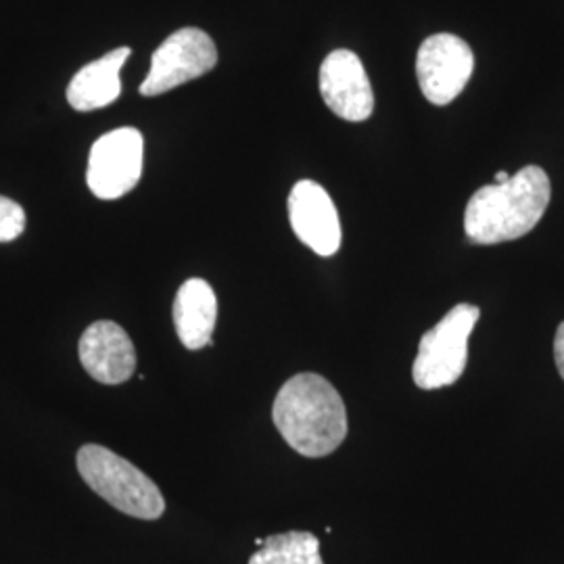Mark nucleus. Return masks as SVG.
Returning <instances> with one entry per match:
<instances>
[{
    "label": "nucleus",
    "instance_id": "10",
    "mask_svg": "<svg viewBox=\"0 0 564 564\" xmlns=\"http://www.w3.org/2000/svg\"><path fill=\"white\" fill-rule=\"evenodd\" d=\"M80 362L102 384L126 383L137 370V351L120 324L99 321L80 337Z\"/></svg>",
    "mask_w": 564,
    "mask_h": 564
},
{
    "label": "nucleus",
    "instance_id": "15",
    "mask_svg": "<svg viewBox=\"0 0 564 564\" xmlns=\"http://www.w3.org/2000/svg\"><path fill=\"white\" fill-rule=\"evenodd\" d=\"M554 360H556L558 372L564 381V323L558 326L556 337H554Z\"/></svg>",
    "mask_w": 564,
    "mask_h": 564
},
{
    "label": "nucleus",
    "instance_id": "13",
    "mask_svg": "<svg viewBox=\"0 0 564 564\" xmlns=\"http://www.w3.org/2000/svg\"><path fill=\"white\" fill-rule=\"evenodd\" d=\"M249 564H324L321 540L310 531H286L270 535L249 558Z\"/></svg>",
    "mask_w": 564,
    "mask_h": 564
},
{
    "label": "nucleus",
    "instance_id": "12",
    "mask_svg": "<svg viewBox=\"0 0 564 564\" xmlns=\"http://www.w3.org/2000/svg\"><path fill=\"white\" fill-rule=\"evenodd\" d=\"M130 48L121 46L101 59L88 63L67 86V101L76 111H95L118 101L121 93L120 72L130 57Z\"/></svg>",
    "mask_w": 564,
    "mask_h": 564
},
{
    "label": "nucleus",
    "instance_id": "16",
    "mask_svg": "<svg viewBox=\"0 0 564 564\" xmlns=\"http://www.w3.org/2000/svg\"><path fill=\"white\" fill-rule=\"evenodd\" d=\"M510 181V174L508 172H498L496 174V184H502V182Z\"/></svg>",
    "mask_w": 564,
    "mask_h": 564
},
{
    "label": "nucleus",
    "instance_id": "8",
    "mask_svg": "<svg viewBox=\"0 0 564 564\" xmlns=\"http://www.w3.org/2000/svg\"><path fill=\"white\" fill-rule=\"evenodd\" d=\"M289 220L297 239L314 253L330 258L341 247V223L328 193L318 182L300 181L289 195Z\"/></svg>",
    "mask_w": 564,
    "mask_h": 564
},
{
    "label": "nucleus",
    "instance_id": "14",
    "mask_svg": "<svg viewBox=\"0 0 564 564\" xmlns=\"http://www.w3.org/2000/svg\"><path fill=\"white\" fill-rule=\"evenodd\" d=\"M25 228V212L20 203L0 197V242L15 241Z\"/></svg>",
    "mask_w": 564,
    "mask_h": 564
},
{
    "label": "nucleus",
    "instance_id": "5",
    "mask_svg": "<svg viewBox=\"0 0 564 564\" xmlns=\"http://www.w3.org/2000/svg\"><path fill=\"white\" fill-rule=\"evenodd\" d=\"M218 63V48L199 28H182L153 53L151 69L141 84L142 97H158L186 82L197 80Z\"/></svg>",
    "mask_w": 564,
    "mask_h": 564
},
{
    "label": "nucleus",
    "instance_id": "4",
    "mask_svg": "<svg viewBox=\"0 0 564 564\" xmlns=\"http://www.w3.org/2000/svg\"><path fill=\"white\" fill-rule=\"evenodd\" d=\"M481 316V310L470 303L452 307L444 318L426 330L412 366V379L424 391L454 384L466 370L468 339Z\"/></svg>",
    "mask_w": 564,
    "mask_h": 564
},
{
    "label": "nucleus",
    "instance_id": "1",
    "mask_svg": "<svg viewBox=\"0 0 564 564\" xmlns=\"http://www.w3.org/2000/svg\"><path fill=\"white\" fill-rule=\"evenodd\" d=\"M272 421L282 440L305 458H324L347 437L343 398L316 372L295 375L282 384L272 408Z\"/></svg>",
    "mask_w": 564,
    "mask_h": 564
},
{
    "label": "nucleus",
    "instance_id": "2",
    "mask_svg": "<svg viewBox=\"0 0 564 564\" xmlns=\"http://www.w3.org/2000/svg\"><path fill=\"white\" fill-rule=\"evenodd\" d=\"M552 186L540 165H527L510 181L487 184L466 205L464 230L475 245L517 241L544 218Z\"/></svg>",
    "mask_w": 564,
    "mask_h": 564
},
{
    "label": "nucleus",
    "instance_id": "7",
    "mask_svg": "<svg viewBox=\"0 0 564 564\" xmlns=\"http://www.w3.org/2000/svg\"><path fill=\"white\" fill-rule=\"evenodd\" d=\"M475 72V55L468 42L454 34L429 36L419 48L416 76L426 101L449 105L463 93Z\"/></svg>",
    "mask_w": 564,
    "mask_h": 564
},
{
    "label": "nucleus",
    "instance_id": "11",
    "mask_svg": "<svg viewBox=\"0 0 564 564\" xmlns=\"http://www.w3.org/2000/svg\"><path fill=\"white\" fill-rule=\"evenodd\" d=\"M218 321V300L209 282L191 279L184 282L174 300V326L182 345L191 351L212 345Z\"/></svg>",
    "mask_w": 564,
    "mask_h": 564
},
{
    "label": "nucleus",
    "instance_id": "9",
    "mask_svg": "<svg viewBox=\"0 0 564 564\" xmlns=\"http://www.w3.org/2000/svg\"><path fill=\"white\" fill-rule=\"evenodd\" d=\"M321 95L328 109L347 121L368 120L375 93L362 61L351 51H333L321 67Z\"/></svg>",
    "mask_w": 564,
    "mask_h": 564
},
{
    "label": "nucleus",
    "instance_id": "6",
    "mask_svg": "<svg viewBox=\"0 0 564 564\" xmlns=\"http://www.w3.org/2000/svg\"><path fill=\"white\" fill-rule=\"evenodd\" d=\"M144 141L137 128H118L93 144L86 182L95 197L113 202L128 195L142 176Z\"/></svg>",
    "mask_w": 564,
    "mask_h": 564
},
{
    "label": "nucleus",
    "instance_id": "3",
    "mask_svg": "<svg viewBox=\"0 0 564 564\" xmlns=\"http://www.w3.org/2000/svg\"><path fill=\"white\" fill-rule=\"evenodd\" d=\"M78 470L95 494L121 512L142 521L162 517L165 500L160 487L116 452L102 445H84L78 452Z\"/></svg>",
    "mask_w": 564,
    "mask_h": 564
}]
</instances>
